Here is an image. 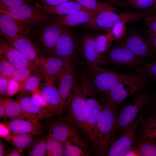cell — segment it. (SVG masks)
Segmentation results:
<instances>
[{"label": "cell", "mask_w": 156, "mask_h": 156, "mask_svg": "<svg viewBox=\"0 0 156 156\" xmlns=\"http://www.w3.org/2000/svg\"><path fill=\"white\" fill-rule=\"evenodd\" d=\"M63 144L64 147V156L89 155V151L88 146L81 137L71 138Z\"/></svg>", "instance_id": "26"}, {"label": "cell", "mask_w": 156, "mask_h": 156, "mask_svg": "<svg viewBox=\"0 0 156 156\" xmlns=\"http://www.w3.org/2000/svg\"><path fill=\"white\" fill-rule=\"evenodd\" d=\"M134 71L156 81V60L146 62Z\"/></svg>", "instance_id": "36"}, {"label": "cell", "mask_w": 156, "mask_h": 156, "mask_svg": "<svg viewBox=\"0 0 156 156\" xmlns=\"http://www.w3.org/2000/svg\"><path fill=\"white\" fill-rule=\"evenodd\" d=\"M5 156H21V153L17 149L11 148L6 151Z\"/></svg>", "instance_id": "48"}, {"label": "cell", "mask_w": 156, "mask_h": 156, "mask_svg": "<svg viewBox=\"0 0 156 156\" xmlns=\"http://www.w3.org/2000/svg\"><path fill=\"white\" fill-rule=\"evenodd\" d=\"M145 23L148 28L156 35V20L150 16L144 18Z\"/></svg>", "instance_id": "45"}, {"label": "cell", "mask_w": 156, "mask_h": 156, "mask_svg": "<svg viewBox=\"0 0 156 156\" xmlns=\"http://www.w3.org/2000/svg\"><path fill=\"white\" fill-rule=\"evenodd\" d=\"M31 28L24 22L6 14L0 13V34L13 38L19 35H29Z\"/></svg>", "instance_id": "18"}, {"label": "cell", "mask_w": 156, "mask_h": 156, "mask_svg": "<svg viewBox=\"0 0 156 156\" xmlns=\"http://www.w3.org/2000/svg\"><path fill=\"white\" fill-rule=\"evenodd\" d=\"M66 107L67 116L86 138L90 140L87 107L78 79L72 97Z\"/></svg>", "instance_id": "7"}, {"label": "cell", "mask_w": 156, "mask_h": 156, "mask_svg": "<svg viewBox=\"0 0 156 156\" xmlns=\"http://www.w3.org/2000/svg\"><path fill=\"white\" fill-rule=\"evenodd\" d=\"M154 5L156 6V4Z\"/></svg>", "instance_id": "54"}, {"label": "cell", "mask_w": 156, "mask_h": 156, "mask_svg": "<svg viewBox=\"0 0 156 156\" xmlns=\"http://www.w3.org/2000/svg\"><path fill=\"white\" fill-rule=\"evenodd\" d=\"M137 135L138 137H148L156 139V117L150 115L144 118Z\"/></svg>", "instance_id": "29"}, {"label": "cell", "mask_w": 156, "mask_h": 156, "mask_svg": "<svg viewBox=\"0 0 156 156\" xmlns=\"http://www.w3.org/2000/svg\"><path fill=\"white\" fill-rule=\"evenodd\" d=\"M115 107L106 102L102 105L97 124V154L105 156L113 144L117 140L116 116Z\"/></svg>", "instance_id": "1"}, {"label": "cell", "mask_w": 156, "mask_h": 156, "mask_svg": "<svg viewBox=\"0 0 156 156\" xmlns=\"http://www.w3.org/2000/svg\"><path fill=\"white\" fill-rule=\"evenodd\" d=\"M20 92L15 100L25 112L35 117L39 120L52 118L31 94L27 92Z\"/></svg>", "instance_id": "21"}, {"label": "cell", "mask_w": 156, "mask_h": 156, "mask_svg": "<svg viewBox=\"0 0 156 156\" xmlns=\"http://www.w3.org/2000/svg\"><path fill=\"white\" fill-rule=\"evenodd\" d=\"M6 151L5 150V146L2 140L0 139V156H3L5 155Z\"/></svg>", "instance_id": "51"}, {"label": "cell", "mask_w": 156, "mask_h": 156, "mask_svg": "<svg viewBox=\"0 0 156 156\" xmlns=\"http://www.w3.org/2000/svg\"><path fill=\"white\" fill-rule=\"evenodd\" d=\"M133 147L138 151L140 156H156V139L138 137Z\"/></svg>", "instance_id": "27"}, {"label": "cell", "mask_w": 156, "mask_h": 156, "mask_svg": "<svg viewBox=\"0 0 156 156\" xmlns=\"http://www.w3.org/2000/svg\"><path fill=\"white\" fill-rule=\"evenodd\" d=\"M75 1L88 9L101 12L107 11L121 12L110 3L100 0H75Z\"/></svg>", "instance_id": "30"}, {"label": "cell", "mask_w": 156, "mask_h": 156, "mask_svg": "<svg viewBox=\"0 0 156 156\" xmlns=\"http://www.w3.org/2000/svg\"><path fill=\"white\" fill-rule=\"evenodd\" d=\"M88 68L87 76L96 93L106 95L111 88L132 74L117 73L96 66Z\"/></svg>", "instance_id": "8"}, {"label": "cell", "mask_w": 156, "mask_h": 156, "mask_svg": "<svg viewBox=\"0 0 156 156\" xmlns=\"http://www.w3.org/2000/svg\"><path fill=\"white\" fill-rule=\"evenodd\" d=\"M146 38L152 48L156 52V35L149 29H146Z\"/></svg>", "instance_id": "43"}, {"label": "cell", "mask_w": 156, "mask_h": 156, "mask_svg": "<svg viewBox=\"0 0 156 156\" xmlns=\"http://www.w3.org/2000/svg\"><path fill=\"white\" fill-rule=\"evenodd\" d=\"M3 123L9 129L13 134H31L40 136L43 132V125L38 121L25 119H10Z\"/></svg>", "instance_id": "19"}, {"label": "cell", "mask_w": 156, "mask_h": 156, "mask_svg": "<svg viewBox=\"0 0 156 156\" xmlns=\"http://www.w3.org/2000/svg\"><path fill=\"white\" fill-rule=\"evenodd\" d=\"M153 97L141 91L134 95L129 101L116 112L117 131L123 132L144 109L150 107Z\"/></svg>", "instance_id": "4"}, {"label": "cell", "mask_w": 156, "mask_h": 156, "mask_svg": "<svg viewBox=\"0 0 156 156\" xmlns=\"http://www.w3.org/2000/svg\"><path fill=\"white\" fill-rule=\"evenodd\" d=\"M120 40V43L140 58L146 60L150 58L155 53L146 37L139 33H131Z\"/></svg>", "instance_id": "17"}, {"label": "cell", "mask_w": 156, "mask_h": 156, "mask_svg": "<svg viewBox=\"0 0 156 156\" xmlns=\"http://www.w3.org/2000/svg\"><path fill=\"white\" fill-rule=\"evenodd\" d=\"M79 52L88 68L108 62L107 57L99 52L94 36L91 34H85L79 39Z\"/></svg>", "instance_id": "14"}, {"label": "cell", "mask_w": 156, "mask_h": 156, "mask_svg": "<svg viewBox=\"0 0 156 156\" xmlns=\"http://www.w3.org/2000/svg\"><path fill=\"white\" fill-rule=\"evenodd\" d=\"M80 84L87 107L90 140L94 151L97 153L98 146L97 124L102 105L97 99L96 93L87 77L84 76L81 78Z\"/></svg>", "instance_id": "3"}, {"label": "cell", "mask_w": 156, "mask_h": 156, "mask_svg": "<svg viewBox=\"0 0 156 156\" xmlns=\"http://www.w3.org/2000/svg\"><path fill=\"white\" fill-rule=\"evenodd\" d=\"M146 113L144 111L142 112L123 132L119 138L112 145L106 156H121L125 152L133 147L138 138L136 130Z\"/></svg>", "instance_id": "13"}, {"label": "cell", "mask_w": 156, "mask_h": 156, "mask_svg": "<svg viewBox=\"0 0 156 156\" xmlns=\"http://www.w3.org/2000/svg\"><path fill=\"white\" fill-rule=\"evenodd\" d=\"M126 3L136 9L144 10L155 5L156 0H129Z\"/></svg>", "instance_id": "39"}, {"label": "cell", "mask_w": 156, "mask_h": 156, "mask_svg": "<svg viewBox=\"0 0 156 156\" xmlns=\"http://www.w3.org/2000/svg\"><path fill=\"white\" fill-rule=\"evenodd\" d=\"M16 68L3 55H0V77L11 79Z\"/></svg>", "instance_id": "37"}, {"label": "cell", "mask_w": 156, "mask_h": 156, "mask_svg": "<svg viewBox=\"0 0 156 156\" xmlns=\"http://www.w3.org/2000/svg\"><path fill=\"white\" fill-rule=\"evenodd\" d=\"M152 17V18H154V19L156 20V14L152 15L150 16H149Z\"/></svg>", "instance_id": "52"}, {"label": "cell", "mask_w": 156, "mask_h": 156, "mask_svg": "<svg viewBox=\"0 0 156 156\" xmlns=\"http://www.w3.org/2000/svg\"><path fill=\"white\" fill-rule=\"evenodd\" d=\"M0 98L5 109L4 119L20 118L34 121H39L35 117L25 112L15 99L9 98Z\"/></svg>", "instance_id": "25"}, {"label": "cell", "mask_w": 156, "mask_h": 156, "mask_svg": "<svg viewBox=\"0 0 156 156\" xmlns=\"http://www.w3.org/2000/svg\"><path fill=\"white\" fill-rule=\"evenodd\" d=\"M63 27V25L52 22L36 27L33 41L45 58L55 56L56 46Z\"/></svg>", "instance_id": "6"}, {"label": "cell", "mask_w": 156, "mask_h": 156, "mask_svg": "<svg viewBox=\"0 0 156 156\" xmlns=\"http://www.w3.org/2000/svg\"><path fill=\"white\" fill-rule=\"evenodd\" d=\"M147 77L140 74H132L114 85L106 95V102L116 107L128 97L145 87Z\"/></svg>", "instance_id": "5"}, {"label": "cell", "mask_w": 156, "mask_h": 156, "mask_svg": "<svg viewBox=\"0 0 156 156\" xmlns=\"http://www.w3.org/2000/svg\"><path fill=\"white\" fill-rule=\"evenodd\" d=\"M38 136L31 134H12L7 140L21 153L37 139Z\"/></svg>", "instance_id": "28"}, {"label": "cell", "mask_w": 156, "mask_h": 156, "mask_svg": "<svg viewBox=\"0 0 156 156\" xmlns=\"http://www.w3.org/2000/svg\"><path fill=\"white\" fill-rule=\"evenodd\" d=\"M151 115L156 117V96L153 98L151 105L149 107Z\"/></svg>", "instance_id": "49"}, {"label": "cell", "mask_w": 156, "mask_h": 156, "mask_svg": "<svg viewBox=\"0 0 156 156\" xmlns=\"http://www.w3.org/2000/svg\"><path fill=\"white\" fill-rule=\"evenodd\" d=\"M28 3H29L28 0H0V6L8 8H14Z\"/></svg>", "instance_id": "40"}, {"label": "cell", "mask_w": 156, "mask_h": 156, "mask_svg": "<svg viewBox=\"0 0 156 156\" xmlns=\"http://www.w3.org/2000/svg\"><path fill=\"white\" fill-rule=\"evenodd\" d=\"M46 137L37 139L28 148L27 155L29 156H46Z\"/></svg>", "instance_id": "33"}, {"label": "cell", "mask_w": 156, "mask_h": 156, "mask_svg": "<svg viewBox=\"0 0 156 156\" xmlns=\"http://www.w3.org/2000/svg\"><path fill=\"white\" fill-rule=\"evenodd\" d=\"M127 23L125 21L118 22L106 31L112 37L113 40H120L126 33V25Z\"/></svg>", "instance_id": "35"}, {"label": "cell", "mask_w": 156, "mask_h": 156, "mask_svg": "<svg viewBox=\"0 0 156 156\" xmlns=\"http://www.w3.org/2000/svg\"><path fill=\"white\" fill-rule=\"evenodd\" d=\"M94 39L99 52L102 55L109 50L113 41L110 35L108 33L94 36Z\"/></svg>", "instance_id": "34"}, {"label": "cell", "mask_w": 156, "mask_h": 156, "mask_svg": "<svg viewBox=\"0 0 156 156\" xmlns=\"http://www.w3.org/2000/svg\"><path fill=\"white\" fill-rule=\"evenodd\" d=\"M12 133L8 127L3 122L0 124V136L7 140Z\"/></svg>", "instance_id": "44"}, {"label": "cell", "mask_w": 156, "mask_h": 156, "mask_svg": "<svg viewBox=\"0 0 156 156\" xmlns=\"http://www.w3.org/2000/svg\"><path fill=\"white\" fill-rule=\"evenodd\" d=\"M32 73H33V70L31 67L16 69L11 78L20 86L31 75Z\"/></svg>", "instance_id": "38"}, {"label": "cell", "mask_w": 156, "mask_h": 156, "mask_svg": "<svg viewBox=\"0 0 156 156\" xmlns=\"http://www.w3.org/2000/svg\"><path fill=\"white\" fill-rule=\"evenodd\" d=\"M69 59L56 56L45 57L46 73L45 81L52 80L55 82L57 80L64 71Z\"/></svg>", "instance_id": "24"}, {"label": "cell", "mask_w": 156, "mask_h": 156, "mask_svg": "<svg viewBox=\"0 0 156 156\" xmlns=\"http://www.w3.org/2000/svg\"><path fill=\"white\" fill-rule=\"evenodd\" d=\"M40 1L43 4L47 5H53L69 1H75V0H36Z\"/></svg>", "instance_id": "46"}, {"label": "cell", "mask_w": 156, "mask_h": 156, "mask_svg": "<svg viewBox=\"0 0 156 156\" xmlns=\"http://www.w3.org/2000/svg\"><path fill=\"white\" fill-rule=\"evenodd\" d=\"M121 156H140V155L138 151L133 147L125 152Z\"/></svg>", "instance_id": "47"}, {"label": "cell", "mask_w": 156, "mask_h": 156, "mask_svg": "<svg viewBox=\"0 0 156 156\" xmlns=\"http://www.w3.org/2000/svg\"><path fill=\"white\" fill-rule=\"evenodd\" d=\"M79 39L68 27L63 26L57 43L55 56L68 59L74 58L79 52Z\"/></svg>", "instance_id": "15"}, {"label": "cell", "mask_w": 156, "mask_h": 156, "mask_svg": "<svg viewBox=\"0 0 156 156\" xmlns=\"http://www.w3.org/2000/svg\"><path fill=\"white\" fill-rule=\"evenodd\" d=\"M35 4L47 14L53 16H64L88 9L78 3L69 1L53 5H47L37 3Z\"/></svg>", "instance_id": "22"}, {"label": "cell", "mask_w": 156, "mask_h": 156, "mask_svg": "<svg viewBox=\"0 0 156 156\" xmlns=\"http://www.w3.org/2000/svg\"><path fill=\"white\" fill-rule=\"evenodd\" d=\"M3 37L18 50L31 64L34 75L44 81L45 80V57L30 37L27 35H19L13 38Z\"/></svg>", "instance_id": "2"}, {"label": "cell", "mask_w": 156, "mask_h": 156, "mask_svg": "<svg viewBox=\"0 0 156 156\" xmlns=\"http://www.w3.org/2000/svg\"><path fill=\"white\" fill-rule=\"evenodd\" d=\"M0 55H4L16 69L26 67L33 68L31 64L18 50L5 39L1 38L0 40Z\"/></svg>", "instance_id": "23"}, {"label": "cell", "mask_w": 156, "mask_h": 156, "mask_svg": "<svg viewBox=\"0 0 156 156\" xmlns=\"http://www.w3.org/2000/svg\"><path fill=\"white\" fill-rule=\"evenodd\" d=\"M10 79L5 77H0V95L1 97L7 95Z\"/></svg>", "instance_id": "41"}, {"label": "cell", "mask_w": 156, "mask_h": 156, "mask_svg": "<svg viewBox=\"0 0 156 156\" xmlns=\"http://www.w3.org/2000/svg\"><path fill=\"white\" fill-rule=\"evenodd\" d=\"M74 60H68L63 72L54 82L57 81V88L64 108L69 103L78 79Z\"/></svg>", "instance_id": "11"}, {"label": "cell", "mask_w": 156, "mask_h": 156, "mask_svg": "<svg viewBox=\"0 0 156 156\" xmlns=\"http://www.w3.org/2000/svg\"><path fill=\"white\" fill-rule=\"evenodd\" d=\"M107 51L108 62L120 67L134 70L147 62L120 43L110 47Z\"/></svg>", "instance_id": "10"}, {"label": "cell", "mask_w": 156, "mask_h": 156, "mask_svg": "<svg viewBox=\"0 0 156 156\" xmlns=\"http://www.w3.org/2000/svg\"><path fill=\"white\" fill-rule=\"evenodd\" d=\"M61 117L58 116L49 122L47 135L62 144L71 138L81 137L82 132L69 117Z\"/></svg>", "instance_id": "12"}, {"label": "cell", "mask_w": 156, "mask_h": 156, "mask_svg": "<svg viewBox=\"0 0 156 156\" xmlns=\"http://www.w3.org/2000/svg\"><path fill=\"white\" fill-rule=\"evenodd\" d=\"M46 156H64V147L62 143L48 136L46 137Z\"/></svg>", "instance_id": "31"}, {"label": "cell", "mask_w": 156, "mask_h": 156, "mask_svg": "<svg viewBox=\"0 0 156 156\" xmlns=\"http://www.w3.org/2000/svg\"><path fill=\"white\" fill-rule=\"evenodd\" d=\"M124 0L125 1V2L126 3L127 1H129V0Z\"/></svg>", "instance_id": "53"}, {"label": "cell", "mask_w": 156, "mask_h": 156, "mask_svg": "<svg viewBox=\"0 0 156 156\" xmlns=\"http://www.w3.org/2000/svg\"><path fill=\"white\" fill-rule=\"evenodd\" d=\"M41 79L34 75H31L20 86L19 92H31V93L39 90Z\"/></svg>", "instance_id": "32"}, {"label": "cell", "mask_w": 156, "mask_h": 156, "mask_svg": "<svg viewBox=\"0 0 156 156\" xmlns=\"http://www.w3.org/2000/svg\"><path fill=\"white\" fill-rule=\"evenodd\" d=\"M39 90L48 105L53 117L62 116L64 108L54 81L48 80L44 81Z\"/></svg>", "instance_id": "16"}, {"label": "cell", "mask_w": 156, "mask_h": 156, "mask_svg": "<svg viewBox=\"0 0 156 156\" xmlns=\"http://www.w3.org/2000/svg\"><path fill=\"white\" fill-rule=\"evenodd\" d=\"M99 11L87 10L64 16L50 15L51 22L68 27L84 25L90 21L100 13Z\"/></svg>", "instance_id": "20"}, {"label": "cell", "mask_w": 156, "mask_h": 156, "mask_svg": "<svg viewBox=\"0 0 156 156\" xmlns=\"http://www.w3.org/2000/svg\"><path fill=\"white\" fill-rule=\"evenodd\" d=\"M0 12L21 21L31 28L51 22L50 15L44 13L36 4L34 6L28 3L14 8L0 6Z\"/></svg>", "instance_id": "9"}, {"label": "cell", "mask_w": 156, "mask_h": 156, "mask_svg": "<svg viewBox=\"0 0 156 156\" xmlns=\"http://www.w3.org/2000/svg\"><path fill=\"white\" fill-rule=\"evenodd\" d=\"M20 86L14 80L11 78L9 82L7 95L11 96L19 92Z\"/></svg>", "instance_id": "42"}, {"label": "cell", "mask_w": 156, "mask_h": 156, "mask_svg": "<svg viewBox=\"0 0 156 156\" xmlns=\"http://www.w3.org/2000/svg\"><path fill=\"white\" fill-rule=\"evenodd\" d=\"M5 115V109L2 99H0V118L4 119Z\"/></svg>", "instance_id": "50"}]
</instances>
